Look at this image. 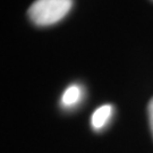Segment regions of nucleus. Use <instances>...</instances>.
I'll use <instances>...</instances> for the list:
<instances>
[{
  "label": "nucleus",
  "instance_id": "f257e3e1",
  "mask_svg": "<svg viewBox=\"0 0 153 153\" xmlns=\"http://www.w3.org/2000/svg\"><path fill=\"white\" fill-rule=\"evenodd\" d=\"M73 0H35L27 15L38 26H49L61 21L71 11Z\"/></svg>",
  "mask_w": 153,
  "mask_h": 153
},
{
  "label": "nucleus",
  "instance_id": "f03ea898",
  "mask_svg": "<svg viewBox=\"0 0 153 153\" xmlns=\"http://www.w3.org/2000/svg\"><path fill=\"white\" fill-rule=\"evenodd\" d=\"M114 114V107L111 104H103L93 112L91 117V125L94 131H101L107 126Z\"/></svg>",
  "mask_w": 153,
  "mask_h": 153
},
{
  "label": "nucleus",
  "instance_id": "7ed1b4c3",
  "mask_svg": "<svg viewBox=\"0 0 153 153\" xmlns=\"http://www.w3.org/2000/svg\"><path fill=\"white\" fill-rule=\"evenodd\" d=\"M83 98V88L78 84H71L66 88L61 95L60 103L64 108L71 109L81 102Z\"/></svg>",
  "mask_w": 153,
  "mask_h": 153
},
{
  "label": "nucleus",
  "instance_id": "20e7f679",
  "mask_svg": "<svg viewBox=\"0 0 153 153\" xmlns=\"http://www.w3.org/2000/svg\"><path fill=\"white\" fill-rule=\"evenodd\" d=\"M149 120H150V127H151V131H152V134H153V98L152 100L150 101V103H149Z\"/></svg>",
  "mask_w": 153,
  "mask_h": 153
}]
</instances>
